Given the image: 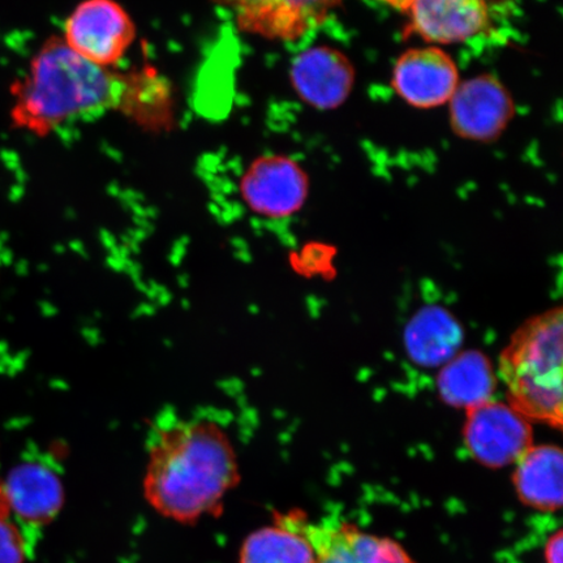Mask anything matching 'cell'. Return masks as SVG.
I'll list each match as a JSON object with an SVG mask.
<instances>
[{"mask_svg":"<svg viewBox=\"0 0 563 563\" xmlns=\"http://www.w3.org/2000/svg\"><path fill=\"white\" fill-rule=\"evenodd\" d=\"M239 481L235 448L214 421L175 422L161 429L147 450L146 503L174 522L214 516Z\"/></svg>","mask_w":563,"mask_h":563,"instance_id":"cell-1","label":"cell"},{"mask_svg":"<svg viewBox=\"0 0 563 563\" xmlns=\"http://www.w3.org/2000/svg\"><path fill=\"white\" fill-rule=\"evenodd\" d=\"M126 88L123 77L54 38L34 55L24 79L13 88L11 119L21 130L46 135L75 118L121 104Z\"/></svg>","mask_w":563,"mask_h":563,"instance_id":"cell-2","label":"cell"},{"mask_svg":"<svg viewBox=\"0 0 563 563\" xmlns=\"http://www.w3.org/2000/svg\"><path fill=\"white\" fill-rule=\"evenodd\" d=\"M562 307L531 317L499 354L508 404L528 421L561 431Z\"/></svg>","mask_w":563,"mask_h":563,"instance_id":"cell-3","label":"cell"},{"mask_svg":"<svg viewBox=\"0 0 563 563\" xmlns=\"http://www.w3.org/2000/svg\"><path fill=\"white\" fill-rule=\"evenodd\" d=\"M466 413L464 446L485 468L514 466L533 446L531 421L509 404L490 399L470 408Z\"/></svg>","mask_w":563,"mask_h":563,"instance_id":"cell-4","label":"cell"},{"mask_svg":"<svg viewBox=\"0 0 563 563\" xmlns=\"http://www.w3.org/2000/svg\"><path fill=\"white\" fill-rule=\"evenodd\" d=\"M135 34L132 19L115 0H86L67 19L63 41L81 58L109 68L123 58Z\"/></svg>","mask_w":563,"mask_h":563,"instance_id":"cell-5","label":"cell"},{"mask_svg":"<svg viewBox=\"0 0 563 563\" xmlns=\"http://www.w3.org/2000/svg\"><path fill=\"white\" fill-rule=\"evenodd\" d=\"M449 104L450 126L455 135L477 143L497 140L516 114L510 91L489 74L461 82Z\"/></svg>","mask_w":563,"mask_h":563,"instance_id":"cell-6","label":"cell"},{"mask_svg":"<svg viewBox=\"0 0 563 563\" xmlns=\"http://www.w3.org/2000/svg\"><path fill=\"white\" fill-rule=\"evenodd\" d=\"M309 179L297 161L264 156L252 162L241 180L243 201L253 213L284 220L305 207Z\"/></svg>","mask_w":563,"mask_h":563,"instance_id":"cell-7","label":"cell"},{"mask_svg":"<svg viewBox=\"0 0 563 563\" xmlns=\"http://www.w3.org/2000/svg\"><path fill=\"white\" fill-rule=\"evenodd\" d=\"M408 18V32L439 45L462 44L488 30L487 0H386Z\"/></svg>","mask_w":563,"mask_h":563,"instance_id":"cell-8","label":"cell"},{"mask_svg":"<svg viewBox=\"0 0 563 563\" xmlns=\"http://www.w3.org/2000/svg\"><path fill=\"white\" fill-rule=\"evenodd\" d=\"M460 84L455 60L438 46L410 48L393 68L394 91L407 104L421 110L449 103Z\"/></svg>","mask_w":563,"mask_h":563,"instance_id":"cell-9","label":"cell"},{"mask_svg":"<svg viewBox=\"0 0 563 563\" xmlns=\"http://www.w3.org/2000/svg\"><path fill=\"white\" fill-rule=\"evenodd\" d=\"M245 32L295 41L325 23L342 0H221Z\"/></svg>","mask_w":563,"mask_h":563,"instance_id":"cell-10","label":"cell"},{"mask_svg":"<svg viewBox=\"0 0 563 563\" xmlns=\"http://www.w3.org/2000/svg\"><path fill=\"white\" fill-rule=\"evenodd\" d=\"M355 68L342 52L330 46H314L295 58L291 81L307 104L319 110H334L349 100L355 86Z\"/></svg>","mask_w":563,"mask_h":563,"instance_id":"cell-11","label":"cell"},{"mask_svg":"<svg viewBox=\"0 0 563 563\" xmlns=\"http://www.w3.org/2000/svg\"><path fill=\"white\" fill-rule=\"evenodd\" d=\"M314 563H418L397 540L378 537L356 525H306Z\"/></svg>","mask_w":563,"mask_h":563,"instance_id":"cell-12","label":"cell"},{"mask_svg":"<svg viewBox=\"0 0 563 563\" xmlns=\"http://www.w3.org/2000/svg\"><path fill=\"white\" fill-rule=\"evenodd\" d=\"M512 485L519 501L539 512H559L563 505V454L560 446H531L514 464Z\"/></svg>","mask_w":563,"mask_h":563,"instance_id":"cell-13","label":"cell"},{"mask_svg":"<svg viewBox=\"0 0 563 563\" xmlns=\"http://www.w3.org/2000/svg\"><path fill=\"white\" fill-rule=\"evenodd\" d=\"M307 522L301 511L282 514L273 525L260 528L244 540L239 563H314Z\"/></svg>","mask_w":563,"mask_h":563,"instance_id":"cell-14","label":"cell"},{"mask_svg":"<svg viewBox=\"0 0 563 563\" xmlns=\"http://www.w3.org/2000/svg\"><path fill=\"white\" fill-rule=\"evenodd\" d=\"M497 378L487 355L471 350L456 354L442 365L438 377L440 398L464 411L490 400Z\"/></svg>","mask_w":563,"mask_h":563,"instance_id":"cell-15","label":"cell"},{"mask_svg":"<svg viewBox=\"0 0 563 563\" xmlns=\"http://www.w3.org/2000/svg\"><path fill=\"white\" fill-rule=\"evenodd\" d=\"M3 485L10 510L31 523L53 519L63 504L59 477L38 463L21 464Z\"/></svg>","mask_w":563,"mask_h":563,"instance_id":"cell-16","label":"cell"},{"mask_svg":"<svg viewBox=\"0 0 563 563\" xmlns=\"http://www.w3.org/2000/svg\"><path fill=\"white\" fill-rule=\"evenodd\" d=\"M463 341L461 323L441 307H427L406 328V349L421 367H438L456 355Z\"/></svg>","mask_w":563,"mask_h":563,"instance_id":"cell-17","label":"cell"},{"mask_svg":"<svg viewBox=\"0 0 563 563\" xmlns=\"http://www.w3.org/2000/svg\"><path fill=\"white\" fill-rule=\"evenodd\" d=\"M24 541L9 517H0V563H23Z\"/></svg>","mask_w":563,"mask_h":563,"instance_id":"cell-18","label":"cell"},{"mask_svg":"<svg viewBox=\"0 0 563 563\" xmlns=\"http://www.w3.org/2000/svg\"><path fill=\"white\" fill-rule=\"evenodd\" d=\"M563 531L558 530L548 538L544 545L545 563H562Z\"/></svg>","mask_w":563,"mask_h":563,"instance_id":"cell-19","label":"cell"},{"mask_svg":"<svg viewBox=\"0 0 563 563\" xmlns=\"http://www.w3.org/2000/svg\"><path fill=\"white\" fill-rule=\"evenodd\" d=\"M10 506L7 503L3 481H0V517H10Z\"/></svg>","mask_w":563,"mask_h":563,"instance_id":"cell-20","label":"cell"}]
</instances>
